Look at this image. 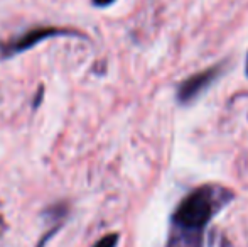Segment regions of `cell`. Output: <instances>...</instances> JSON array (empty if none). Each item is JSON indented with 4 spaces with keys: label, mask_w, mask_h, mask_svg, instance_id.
<instances>
[{
    "label": "cell",
    "mask_w": 248,
    "mask_h": 247,
    "mask_svg": "<svg viewBox=\"0 0 248 247\" xmlns=\"http://www.w3.org/2000/svg\"><path fill=\"white\" fill-rule=\"evenodd\" d=\"M235 200L232 188L206 183L191 190L170 215L166 247H202L213 218Z\"/></svg>",
    "instance_id": "1"
},
{
    "label": "cell",
    "mask_w": 248,
    "mask_h": 247,
    "mask_svg": "<svg viewBox=\"0 0 248 247\" xmlns=\"http://www.w3.org/2000/svg\"><path fill=\"white\" fill-rule=\"evenodd\" d=\"M226 68V63H218L213 65L209 68L202 69L199 73H194L189 78L183 80L177 85L176 90V100L179 105H189V103L196 102L198 99H201L202 93H206L216 82L219 80V76L223 75Z\"/></svg>",
    "instance_id": "2"
},
{
    "label": "cell",
    "mask_w": 248,
    "mask_h": 247,
    "mask_svg": "<svg viewBox=\"0 0 248 247\" xmlns=\"http://www.w3.org/2000/svg\"><path fill=\"white\" fill-rule=\"evenodd\" d=\"M69 34H76V33L64 29V27H34V29H29L20 34V36L10 39L0 49H2L3 58H9L14 56V54H19L31 49V48H34L37 43H41L44 39H49V37L54 36H69Z\"/></svg>",
    "instance_id": "3"
},
{
    "label": "cell",
    "mask_w": 248,
    "mask_h": 247,
    "mask_svg": "<svg viewBox=\"0 0 248 247\" xmlns=\"http://www.w3.org/2000/svg\"><path fill=\"white\" fill-rule=\"evenodd\" d=\"M118 241H120V235L118 234H107L100 239L93 247H117Z\"/></svg>",
    "instance_id": "4"
},
{
    "label": "cell",
    "mask_w": 248,
    "mask_h": 247,
    "mask_svg": "<svg viewBox=\"0 0 248 247\" xmlns=\"http://www.w3.org/2000/svg\"><path fill=\"white\" fill-rule=\"evenodd\" d=\"M115 0H93V5H96V7H108V5H111Z\"/></svg>",
    "instance_id": "5"
},
{
    "label": "cell",
    "mask_w": 248,
    "mask_h": 247,
    "mask_svg": "<svg viewBox=\"0 0 248 247\" xmlns=\"http://www.w3.org/2000/svg\"><path fill=\"white\" fill-rule=\"evenodd\" d=\"M3 229H5V225H3V218H2V215H0V235L3 234Z\"/></svg>",
    "instance_id": "6"
}]
</instances>
